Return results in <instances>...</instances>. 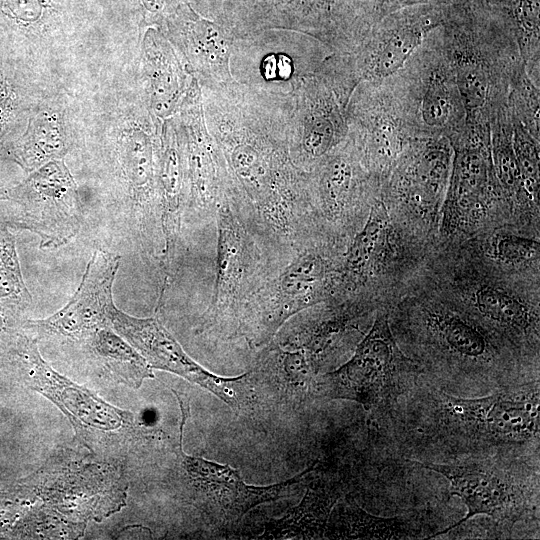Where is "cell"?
I'll return each mask as SVG.
<instances>
[{
    "mask_svg": "<svg viewBox=\"0 0 540 540\" xmlns=\"http://www.w3.org/2000/svg\"><path fill=\"white\" fill-rule=\"evenodd\" d=\"M538 240L509 232L498 233L490 241L494 260L506 266H526L539 260Z\"/></svg>",
    "mask_w": 540,
    "mask_h": 540,
    "instance_id": "32",
    "label": "cell"
},
{
    "mask_svg": "<svg viewBox=\"0 0 540 540\" xmlns=\"http://www.w3.org/2000/svg\"><path fill=\"white\" fill-rule=\"evenodd\" d=\"M86 340L100 364L118 381L138 388L145 379L153 378L147 361L110 326L97 329Z\"/></svg>",
    "mask_w": 540,
    "mask_h": 540,
    "instance_id": "27",
    "label": "cell"
},
{
    "mask_svg": "<svg viewBox=\"0 0 540 540\" xmlns=\"http://www.w3.org/2000/svg\"><path fill=\"white\" fill-rule=\"evenodd\" d=\"M121 257L101 249L86 265L82 280L72 298L60 310L26 325L41 336L86 339L101 327L109 326L107 310Z\"/></svg>",
    "mask_w": 540,
    "mask_h": 540,
    "instance_id": "17",
    "label": "cell"
},
{
    "mask_svg": "<svg viewBox=\"0 0 540 540\" xmlns=\"http://www.w3.org/2000/svg\"><path fill=\"white\" fill-rule=\"evenodd\" d=\"M217 256L212 300L206 311V323L234 327L254 292L278 270H273L263 254L268 245L243 220L228 194L215 216Z\"/></svg>",
    "mask_w": 540,
    "mask_h": 540,
    "instance_id": "10",
    "label": "cell"
},
{
    "mask_svg": "<svg viewBox=\"0 0 540 540\" xmlns=\"http://www.w3.org/2000/svg\"><path fill=\"white\" fill-rule=\"evenodd\" d=\"M137 80H112L102 95L78 106V134L96 140L108 174L136 221L143 248L153 253L161 237L158 191L160 139L154 133L143 87Z\"/></svg>",
    "mask_w": 540,
    "mask_h": 540,
    "instance_id": "3",
    "label": "cell"
},
{
    "mask_svg": "<svg viewBox=\"0 0 540 540\" xmlns=\"http://www.w3.org/2000/svg\"><path fill=\"white\" fill-rule=\"evenodd\" d=\"M342 257L324 235L296 250L244 306L235 333L254 347L268 344L292 316L335 299Z\"/></svg>",
    "mask_w": 540,
    "mask_h": 540,
    "instance_id": "6",
    "label": "cell"
},
{
    "mask_svg": "<svg viewBox=\"0 0 540 540\" xmlns=\"http://www.w3.org/2000/svg\"><path fill=\"white\" fill-rule=\"evenodd\" d=\"M360 164L352 144L322 160L311 187L308 185L310 201L319 219L338 227L350 224L367 179L372 178L362 172Z\"/></svg>",
    "mask_w": 540,
    "mask_h": 540,
    "instance_id": "23",
    "label": "cell"
},
{
    "mask_svg": "<svg viewBox=\"0 0 540 540\" xmlns=\"http://www.w3.org/2000/svg\"><path fill=\"white\" fill-rule=\"evenodd\" d=\"M77 113L67 87L51 94L30 117L9 160L28 174L50 161L63 160L78 144Z\"/></svg>",
    "mask_w": 540,
    "mask_h": 540,
    "instance_id": "20",
    "label": "cell"
},
{
    "mask_svg": "<svg viewBox=\"0 0 540 540\" xmlns=\"http://www.w3.org/2000/svg\"><path fill=\"white\" fill-rule=\"evenodd\" d=\"M440 38L463 102L466 125L490 131L507 106L516 75L525 69L509 24L445 18Z\"/></svg>",
    "mask_w": 540,
    "mask_h": 540,
    "instance_id": "4",
    "label": "cell"
},
{
    "mask_svg": "<svg viewBox=\"0 0 540 540\" xmlns=\"http://www.w3.org/2000/svg\"><path fill=\"white\" fill-rule=\"evenodd\" d=\"M395 328L424 380L447 393L478 397L539 379L529 359L464 310L426 303Z\"/></svg>",
    "mask_w": 540,
    "mask_h": 540,
    "instance_id": "2",
    "label": "cell"
},
{
    "mask_svg": "<svg viewBox=\"0 0 540 540\" xmlns=\"http://www.w3.org/2000/svg\"><path fill=\"white\" fill-rule=\"evenodd\" d=\"M7 194L19 211L6 225L36 234L41 249H57L79 233L82 205L77 184L64 160L44 164L7 188Z\"/></svg>",
    "mask_w": 540,
    "mask_h": 540,
    "instance_id": "11",
    "label": "cell"
},
{
    "mask_svg": "<svg viewBox=\"0 0 540 540\" xmlns=\"http://www.w3.org/2000/svg\"><path fill=\"white\" fill-rule=\"evenodd\" d=\"M141 62L146 85H142L148 108L157 119L175 109L183 89L181 68L169 43L148 28L141 44Z\"/></svg>",
    "mask_w": 540,
    "mask_h": 540,
    "instance_id": "25",
    "label": "cell"
},
{
    "mask_svg": "<svg viewBox=\"0 0 540 540\" xmlns=\"http://www.w3.org/2000/svg\"><path fill=\"white\" fill-rule=\"evenodd\" d=\"M17 350L30 385L56 404L77 431H114L126 426L130 414L56 372L41 357L35 341L21 337Z\"/></svg>",
    "mask_w": 540,
    "mask_h": 540,
    "instance_id": "18",
    "label": "cell"
},
{
    "mask_svg": "<svg viewBox=\"0 0 540 540\" xmlns=\"http://www.w3.org/2000/svg\"><path fill=\"white\" fill-rule=\"evenodd\" d=\"M452 158L447 138H415L385 180L389 193L415 211L436 212L445 197Z\"/></svg>",
    "mask_w": 540,
    "mask_h": 540,
    "instance_id": "19",
    "label": "cell"
},
{
    "mask_svg": "<svg viewBox=\"0 0 540 540\" xmlns=\"http://www.w3.org/2000/svg\"><path fill=\"white\" fill-rule=\"evenodd\" d=\"M8 200L7 188L0 187V201Z\"/></svg>",
    "mask_w": 540,
    "mask_h": 540,
    "instance_id": "35",
    "label": "cell"
},
{
    "mask_svg": "<svg viewBox=\"0 0 540 540\" xmlns=\"http://www.w3.org/2000/svg\"><path fill=\"white\" fill-rule=\"evenodd\" d=\"M175 395L182 413L177 456L184 477L195 496V502L212 522L220 525L239 522L254 507L276 501L290 493L293 487L299 486L313 471L315 464L281 483L253 486L246 484L240 473L227 464L187 455L182 449V439L190 406L183 394L175 392Z\"/></svg>",
    "mask_w": 540,
    "mask_h": 540,
    "instance_id": "12",
    "label": "cell"
},
{
    "mask_svg": "<svg viewBox=\"0 0 540 540\" xmlns=\"http://www.w3.org/2000/svg\"><path fill=\"white\" fill-rule=\"evenodd\" d=\"M351 106L354 147L370 176L383 184L416 137L389 78L360 82Z\"/></svg>",
    "mask_w": 540,
    "mask_h": 540,
    "instance_id": "14",
    "label": "cell"
},
{
    "mask_svg": "<svg viewBox=\"0 0 540 540\" xmlns=\"http://www.w3.org/2000/svg\"><path fill=\"white\" fill-rule=\"evenodd\" d=\"M309 7L330 13L339 0H303Z\"/></svg>",
    "mask_w": 540,
    "mask_h": 540,
    "instance_id": "33",
    "label": "cell"
},
{
    "mask_svg": "<svg viewBox=\"0 0 540 540\" xmlns=\"http://www.w3.org/2000/svg\"><path fill=\"white\" fill-rule=\"evenodd\" d=\"M444 476L450 494L460 497L466 515L435 533L446 534L478 515L493 522V537L507 538L521 521H538L539 463L498 458L470 457L444 463L409 461Z\"/></svg>",
    "mask_w": 540,
    "mask_h": 540,
    "instance_id": "7",
    "label": "cell"
},
{
    "mask_svg": "<svg viewBox=\"0 0 540 540\" xmlns=\"http://www.w3.org/2000/svg\"><path fill=\"white\" fill-rule=\"evenodd\" d=\"M337 488L317 483L308 488L300 504L283 518L266 525L263 539H318L325 535L331 511L339 499Z\"/></svg>",
    "mask_w": 540,
    "mask_h": 540,
    "instance_id": "26",
    "label": "cell"
},
{
    "mask_svg": "<svg viewBox=\"0 0 540 540\" xmlns=\"http://www.w3.org/2000/svg\"><path fill=\"white\" fill-rule=\"evenodd\" d=\"M104 0H0V51L63 80L56 65L74 60L109 21Z\"/></svg>",
    "mask_w": 540,
    "mask_h": 540,
    "instance_id": "5",
    "label": "cell"
},
{
    "mask_svg": "<svg viewBox=\"0 0 540 540\" xmlns=\"http://www.w3.org/2000/svg\"><path fill=\"white\" fill-rule=\"evenodd\" d=\"M21 272L15 236L8 226L0 227V305L12 310L23 309L31 303Z\"/></svg>",
    "mask_w": 540,
    "mask_h": 540,
    "instance_id": "29",
    "label": "cell"
},
{
    "mask_svg": "<svg viewBox=\"0 0 540 540\" xmlns=\"http://www.w3.org/2000/svg\"><path fill=\"white\" fill-rule=\"evenodd\" d=\"M411 529L406 519L373 516L345 501L331 511L325 534L338 539H403L412 535Z\"/></svg>",
    "mask_w": 540,
    "mask_h": 540,
    "instance_id": "28",
    "label": "cell"
},
{
    "mask_svg": "<svg viewBox=\"0 0 540 540\" xmlns=\"http://www.w3.org/2000/svg\"><path fill=\"white\" fill-rule=\"evenodd\" d=\"M449 141L452 167L440 209V229L446 235L472 228L505 199L493 168L490 133L466 125Z\"/></svg>",
    "mask_w": 540,
    "mask_h": 540,
    "instance_id": "15",
    "label": "cell"
},
{
    "mask_svg": "<svg viewBox=\"0 0 540 540\" xmlns=\"http://www.w3.org/2000/svg\"><path fill=\"white\" fill-rule=\"evenodd\" d=\"M379 20L347 57L359 83L382 80L399 71L427 35L443 24L445 15L441 8L425 6Z\"/></svg>",
    "mask_w": 540,
    "mask_h": 540,
    "instance_id": "16",
    "label": "cell"
},
{
    "mask_svg": "<svg viewBox=\"0 0 540 540\" xmlns=\"http://www.w3.org/2000/svg\"><path fill=\"white\" fill-rule=\"evenodd\" d=\"M12 311H13L12 309L5 307L3 305H0V334L4 333L7 330L8 324H9L10 313Z\"/></svg>",
    "mask_w": 540,
    "mask_h": 540,
    "instance_id": "34",
    "label": "cell"
},
{
    "mask_svg": "<svg viewBox=\"0 0 540 540\" xmlns=\"http://www.w3.org/2000/svg\"><path fill=\"white\" fill-rule=\"evenodd\" d=\"M402 400L385 417L407 461L484 457L539 463V379L462 397L420 378Z\"/></svg>",
    "mask_w": 540,
    "mask_h": 540,
    "instance_id": "1",
    "label": "cell"
},
{
    "mask_svg": "<svg viewBox=\"0 0 540 540\" xmlns=\"http://www.w3.org/2000/svg\"><path fill=\"white\" fill-rule=\"evenodd\" d=\"M422 375L421 366L399 348L388 314L381 311L351 359L318 377L313 388L319 397L353 400L385 417Z\"/></svg>",
    "mask_w": 540,
    "mask_h": 540,
    "instance_id": "8",
    "label": "cell"
},
{
    "mask_svg": "<svg viewBox=\"0 0 540 540\" xmlns=\"http://www.w3.org/2000/svg\"><path fill=\"white\" fill-rule=\"evenodd\" d=\"M180 34L190 55L202 57L211 63L224 59V40L212 23L203 19L186 21Z\"/></svg>",
    "mask_w": 540,
    "mask_h": 540,
    "instance_id": "31",
    "label": "cell"
},
{
    "mask_svg": "<svg viewBox=\"0 0 540 540\" xmlns=\"http://www.w3.org/2000/svg\"><path fill=\"white\" fill-rule=\"evenodd\" d=\"M158 191L163 237L160 260L163 274L160 294L162 296L174 274L182 218L188 195L185 146L171 122H167L160 138Z\"/></svg>",
    "mask_w": 540,
    "mask_h": 540,
    "instance_id": "22",
    "label": "cell"
},
{
    "mask_svg": "<svg viewBox=\"0 0 540 540\" xmlns=\"http://www.w3.org/2000/svg\"><path fill=\"white\" fill-rule=\"evenodd\" d=\"M510 113V112H509ZM512 145L523 187L530 204L539 208V137L513 118Z\"/></svg>",
    "mask_w": 540,
    "mask_h": 540,
    "instance_id": "30",
    "label": "cell"
},
{
    "mask_svg": "<svg viewBox=\"0 0 540 540\" xmlns=\"http://www.w3.org/2000/svg\"><path fill=\"white\" fill-rule=\"evenodd\" d=\"M64 87L58 77L0 51V160H9L40 104Z\"/></svg>",
    "mask_w": 540,
    "mask_h": 540,
    "instance_id": "21",
    "label": "cell"
},
{
    "mask_svg": "<svg viewBox=\"0 0 540 540\" xmlns=\"http://www.w3.org/2000/svg\"><path fill=\"white\" fill-rule=\"evenodd\" d=\"M108 325L130 343L151 368L176 374L217 396L233 409L250 404L252 371L233 378L215 375L195 360L157 317L138 318L122 312L114 303L107 310Z\"/></svg>",
    "mask_w": 540,
    "mask_h": 540,
    "instance_id": "13",
    "label": "cell"
},
{
    "mask_svg": "<svg viewBox=\"0 0 540 540\" xmlns=\"http://www.w3.org/2000/svg\"><path fill=\"white\" fill-rule=\"evenodd\" d=\"M390 228L385 203L375 200L366 223L343 254L335 300L354 297L376 274L387 250Z\"/></svg>",
    "mask_w": 540,
    "mask_h": 540,
    "instance_id": "24",
    "label": "cell"
},
{
    "mask_svg": "<svg viewBox=\"0 0 540 540\" xmlns=\"http://www.w3.org/2000/svg\"><path fill=\"white\" fill-rule=\"evenodd\" d=\"M438 28L387 78L416 137L450 140L465 128L466 115Z\"/></svg>",
    "mask_w": 540,
    "mask_h": 540,
    "instance_id": "9",
    "label": "cell"
}]
</instances>
